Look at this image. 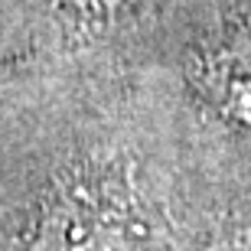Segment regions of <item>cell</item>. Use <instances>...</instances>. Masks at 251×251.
Returning <instances> with one entry per match:
<instances>
[{"label": "cell", "mask_w": 251, "mask_h": 251, "mask_svg": "<svg viewBox=\"0 0 251 251\" xmlns=\"http://www.w3.org/2000/svg\"><path fill=\"white\" fill-rule=\"evenodd\" d=\"M118 232L78 205H62L49 215L33 251H118Z\"/></svg>", "instance_id": "1"}, {"label": "cell", "mask_w": 251, "mask_h": 251, "mask_svg": "<svg viewBox=\"0 0 251 251\" xmlns=\"http://www.w3.org/2000/svg\"><path fill=\"white\" fill-rule=\"evenodd\" d=\"M215 92L228 114L251 127V59L225 62L215 69Z\"/></svg>", "instance_id": "2"}, {"label": "cell", "mask_w": 251, "mask_h": 251, "mask_svg": "<svg viewBox=\"0 0 251 251\" xmlns=\"http://www.w3.org/2000/svg\"><path fill=\"white\" fill-rule=\"evenodd\" d=\"M209 251H251V225L248 228H235L209 245Z\"/></svg>", "instance_id": "3"}]
</instances>
